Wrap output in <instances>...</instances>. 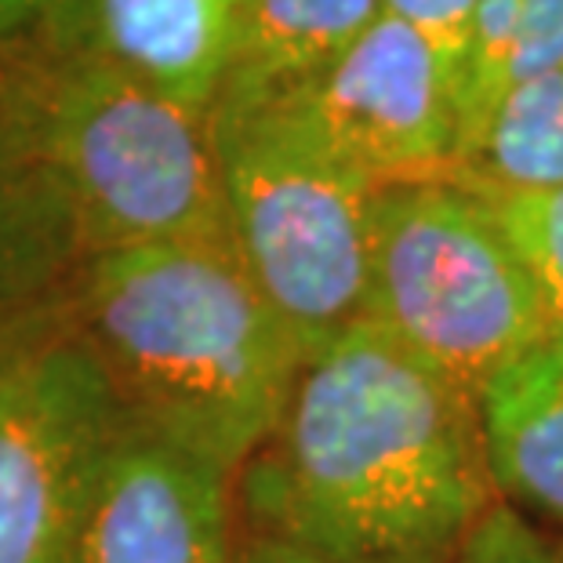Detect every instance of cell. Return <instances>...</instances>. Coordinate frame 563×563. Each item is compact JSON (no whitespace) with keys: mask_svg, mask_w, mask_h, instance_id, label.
Returning a JSON list of instances; mask_svg holds the SVG:
<instances>
[{"mask_svg":"<svg viewBox=\"0 0 563 563\" xmlns=\"http://www.w3.org/2000/svg\"><path fill=\"white\" fill-rule=\"evenodd\" d=\"M236 487L244 563H459L498 501L476 400L367 320L302 364Z\"/></svg>","mask_w":563,"mask_h":563,"instance_id":"6da1fadb","label":"cell"},{"mask_svg":"<svg viewBox=\"0 0 563 563\" xmlns=\"http://www.w3.org/2000/svg\"><path fill=\"white\" fill-rule=\"evenodd\" d=\"M233 244L211 117L66 30L0 47V320L58 306L91 258Z\"/></svg>","mask_w":563,"mask_h":563,"instance_id":"7a4b0ae2","label":"cell"},{"mask_svg":"<svg viewBox=\"0 0 563 563\" xmlns=\"http://www.w3.org/2000/svg\"><path fill=\"white\" fill-rule=\"evenodd\" d=\"M58 309L131 422L236 476L273 437L306 364L233 244L110 251Z\"/></svg>","mask_w":563,"mask_h":563,"instance_id":"3957f363","label":"cell"},{"mask_svg":"<svg viewBox=\"0 0 563 563\" xmlns=\"http://www.w3.org/2000/svg\"><path fill=\"white\" fill-rule=\"evenodd\" d=\"M364 320L470 400L553 328L490 200L465 183L375 194Z\"/></svg>","mask_w":563,"mask_h":563,"instance_id":"277c9868","label":"cell"},{"mask_svg":"<svg viewBox=\"0 0 563 563\" xmlns=\"http://www.w3.org/2000/svg\"><path fill=\"white\" fill-rule=\"evenodd\" d=\"M211 135L233 251L309 361L367 317L378 189L266 106L219 99Z\"/></svg>","mask_w":563,"mask_h":563,"instance_id":"5b68a950","label":"cell"},{"mask_svg":"<svg viewBox=\"0 0 563 563\" xmlns=\"http://www.w3.org/2000/svg\"><path fill=\"white\" fill-rule=\"evenodd\" d=\"M124 411L63 309L0 320V563H74Z\"/></svg>","mask_w":563,"mask_h":563,"instance_id":"8992f818","label":"cell"},{"mask_svg":"<svg viewBox=\"0 0 563 563\" xmlns=\"http://www.w3.org/2000/svg\"><path fill=\"white\" fill-rule=\"evenodd\" d=\"M266 106L375 189L462 183V113L429 44L382 15L339 63L280 95H219Z\"/></svg>","mask_w":563,"mask_h":563,"instance_id":"52a82bcc","label":"cell"},{"mask_svg":"<svg viewBox=\"0 0 563 563\" xmlns=\"http://www.w3.org/2000/svg\"><path fill=\"white\" fill-rule=\"evenodd\" d=\"M236 481L225 465L124 415L74 563H244Z\"/></svg>","mask_w":563,"mask_h":563,"instance_id":"ba28073f","label":"cell"},{"mask_svg":"<svg viewBox=\"0 0 563 563\" xmlns=\"http://www.w3.org/2000/svg\"><path fill=\"white\" fill-rule=\"evenodd\" d=\"M247 0H80L52 30L106 63L211 117L241 55Z\"/></svg>","mask_w":563,"mask_h":563,"instance_id":"9c48e42d","label":"cell"},{"mask_svg":"<svg viewBox=\"0 0 563 563\" xmlns=\"http://www.w3.org/2000/svg\"><path fill=\"white\" fill-rule=\"evenodd\" d=\"M476 415L495 495L563 531V323L487 378Z\"/></svg>","mask_w":563,"mask_h":563,"instance_id":"30bf717a","label":"cell"},{"mask_svg":"<svg viewBox=\"0 0 563 563\" xmlns=\"http://www.w3.org/2000/svg\"><path fill=\"white\" fill-rule=\"evenodd\" d=\"M382 19V0H247L222 95H280L323 74Z\"/></svg>","mask_w":563,"mask_h":563,"instance_id":"8fae6325","label":"cell"},{"mask_svg":"<svg viewBox=\"0 0 563 563\" xmlns=\"http://www.w3.org/2000/svg\"><path fill=\"white\" fill-rule=\"evenodd\" d=\"M462 183L484 194L563 186V66L506 95Z\"/></svg>","mask_w":563,"mask_h":563,"instance_id":"7c38bea8","label":"cell"},{"mask_svg":"<svg viewBox=\"0 0 563 563\" xmlns=\"http://www.w3.org/2000/svg\"><path fill=\"white\" fill-rule=\"evenodd\" d=\"M484 194V189H481ZM553 323H563V186L484 194Z\"/></svg>","mask_w":563,"mask_h":563,"instance_id":"4fadbf2b","label":"cell"},{"mask_svg":"<svg viewBox=\"0 0 563 563\" xmlns=\"http://www.w3.org/2000/svg\"><path fill=\"white\" fill-rule=\"evenodd\" d=\"M481 4L484 0H382V15L404 22L429 44V52L437 55L440 69L459 95Z\"/></svg>","mask_w":563,"mask_h":563,"instance_id":"5bb4252c","label":"cell"},{"mask_svg":"<svg viewBox=\"0 0 563 563\" xmlns=\"http://www.w3.org/2000/svg\"><path fill=\"white\" fill-rule=\"evenodd\" d=\"M459 563H563V531L495 501Z\"/></svg>","mask_w":563,"mask_h":563,"instance_id":"9a60e30c","label":"cell"},{"mask_svg":"<svg viewBox=\"0 0 563 563\" xmlns=\"http://www.w3.org/2000/svg\"><path fill=\"white\" fill-rule=\"evenodd\" d=\"M563 66V0H523L512 88Z\"/></svg>","mask_w":563,"mask_h":563,"instance_id":"2e32d148","label":"cell"},{"mask_svg":"<svg viewBox=\"0 0 563 563\" xmlns=\"http://www.w3.org/2000/svg\"><path fill=\"white\" fill-rule=\"evenodd\" d=\"M77 4L80 0H0V47L52 30Z\"/></svg>","mask_w":563,"mask_h":563,"instance_id":"e0dca14e","label":"cell"}]
</instances>
